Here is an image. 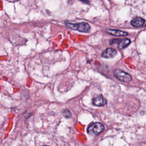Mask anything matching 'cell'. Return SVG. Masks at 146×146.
Masks as SVG:
<instances>
[{
  "label": "cell",
  "instance_id": "obj_11",
  "mask_svg": "<svg viewBox=\"0 0 146 146\" xmlns=\"http://www.w3.org/2000/svg\"><path fill=\"white\" fill-rule=\"evenodd\" d=\"M43 146H48V145H43Z\"/></svg>",
  "mask_w": 146,
  "mask_h": 146
},
{
  "label": "cell",
  "instance_id": "obj_9",
  "mask_svg": "<svg viewBox=\"0 0 146 146\" xmlns=\"http://www.w3.org/2000/svg\"><path fill=\"white\" fill-rule=\"evenodd\" d=\"M121 39H117V38H116V39H113L112 40H111L110 42H109V44H111V45H112L113 44H117V43H119V42H120Z\"/></svg>",
  "mask_w": 146,
  "mask_h": 146
},
{
  "label": "cell",
  "instance_id": "obj_7",
  "mask_svg": "<svg viewBox=\"0 0 146 146\" xmlns=\"http://www.w3.org/2000/svg\"><path fill=\"white\" fill-rule=\"evenodd\" d=\"M106 32L110 35L116 36H123L128 35V33H127L126 31H123L116 29H107L106 30Z\"/></svg>",
  "mask_w": 146,
  "mask_h": 146
},
{
  "label": "cell",
  "instance_id": "obj_10",
  "mask_svg": "<svg viewBox=\"0 0 146 146\" xmlns=\"http://www.w3.org/2000/svg\"><path fill=\"white\" fill-rule=\"evenodd\" d=\"M63 115H64V116L66 117H71V113H70V112L68 111V110H64V111H63Z\"/></svg>",
  "mask_w": 146,
  "mask_h": 146
},
{
  "label": "cell",
  "instance_id": "obj_1",
  "mask_svg": "<svg viewBox=\"0 0 146 146\" xmlns=\"http://www.w3.org/2000/svg\"><path fill=\"white\" fill-rule=\"evenodd\" d=\"M65 24L67 28L74 30H78L79 31L82 33H88L91 29L90 26L86 22L72 23L68 22H66Z\"/></svg>",
  "mask_w": 146,
  "mask_h": 146
},
{
  "label": "cell",
  "instance_id": "obj_2",
  "mask_svg": "<svg viewBox=\"0 0 146 146\" xmlns=\"http://www.w3.org/2000/svg\"><path fill=\"white\" fill-rule=\"evenodd\" d=\"M104 130V125L100 123H94L90 124L87 128V132L90 135H97Z\"/></svg>",
  "mask_w": 146,
  "mask_h": 146
},
{
  "label": "cell",
  "instance_id": "obj_5",
  "mask_svg": "<svg viewBox=\"0 0 146 146\" xmlns=\"http://www.w3.org/2000/svg\"><path fill=\"white\" fill-rule=\"evenodd\" d=\"M131 24L132 26L136 28L141 27L145 25V20L141 17H135L132 19Z\"/></svg>",
  "mask_w": 146,
  "mask_h": 146
},
{
  "label": "cell",
  "instance_id": "obj_4",
  "mask_svg": "<svg viewBox=\"0 0 146 146\" xmlns=\"http://www.w3.org/2000/svg\"><path fill=\"white\" fill-rule=\"evenodd\" d=\"M117 51L113 48H107L102 52V56L105 58H111L116 56Z\"/></svg>",
  "mask_w": 146,
  "mask_h": 146
},
{
  "label": "cell",
  "instance_id": "obj_8",
  "mask_svg": "<svg viewBox=\"0 0 146 146\" xmlns=\"http://www.w3.org/2000/svg\"><path fill=\"white\" fill-rule=\"evenodd\" d=\"M131 43V40L128 38H125L123 39H121L120 42L119 43L118 47L119 48L122 49L125 48L127 46H128Z\"/></svg>",
  "mask_w": 146,
  "mask_h": 146
},
{
  "label": "cell",
  "instance_id": "obj_6",
  "mask_svg": "<svg viewBox=\"0 0 146 146\" xmlns=\"http://www.w3.org/2000/svg\"><path fill=\"white\" fill-rule=\"evenodd\" d=\"M106 103V99L102 96H98L92 99V104L96 106H104Z\"/></svg>",
  "mask_w": 146,
  "mask_h": 146
},
{
  "label": "cell",
  "instance_id": "obj_3",
  "mask_svg": "<svg viewBox=\"0 0 146 146\" xmlns=\"http://www.w3.org/2000/svg\"><path fill=\"white\" fill-rule=\"evenodd\" d=\"M113 74L115 77L121 82L128 83L132 80V76L121 70L115 69L113 71Z\"/></svg>",
  "mask_w": 146,
  "mask_h": 146
}]
</instances>
